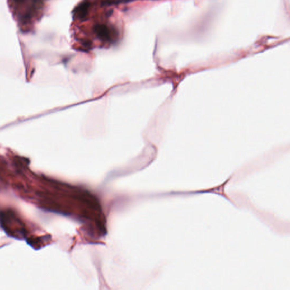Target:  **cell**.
<instances>
[{
    "mask_svg": "<svg viewBox=\"0 0 290 290\" xmlns=\"http://www.w3.org/2000/svg\"><path fill=\"white\" fill-rule=\"evenodd\" d=\"M93 30L97 36L100 40L105 41L111 40V31L106 25L97 24L93 27Z\"/></svg>",
    "mask_w": 290,
    "mask_h": 290,
    "instance_id": "cell-1",
    "label": "cell"
},
{
    "mask_svg": "<svg viewBox=\"0 0 290 290\" xmlns=\"http://www.w3.org/2000/svg\"><path fill=\"white\" fill-rule=\"evenodd\" d=\"M89 6V3L87 2L82 3L77 6L74 10L75 17L79 19H83L85 18L88 13Z\"/></svg>",
    "mask_w": 290,
    "mask_h": 290,
    "instance_id": "cell-2",
    "label": "cell"
},
{
    "mask_svg": "<svg viewBox=\"0 0 290 290\" xmlns=\"http://www.w3.org/2000/svg\"><path fill=\"white\" fill-rule=\"evenodd\" d=\"M23 1H24V0H14V1L17 3H22Z\"/></svg>",
    "mask_w": 290,
    "mask_h": 290,
    "instance_id": "cell-3",
    "label": "cell"
}]
</instances>
